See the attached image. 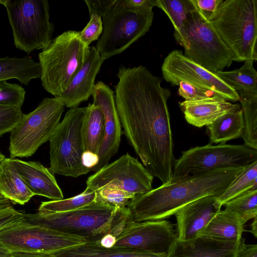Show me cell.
Here are the masks:
<instances>
[{
    "instance_id": "1",
    "label": "cell",
    "mask_w": 257,
    "mask_h": 257,
    "mask_svg": "<svg viewBox=\"0 0 257 257\" xmlns=\"http://www.w3.org/2000/svg\"><path fill=\"white\" fill-rule=\"evenodd\" d=\"M117 76L115 103L124 134L145 167L166 184L176 160L167 105L171 91L142 65L121 67Z\"/></svg>"
},
{
    "instance_id": "2",
    "label": "cell",
    "mask_w": 257,
    "mask_h": 257,
    "mask_svg": "<svg viewBox=\"0 0 257 257\" xmlns=\"http://www.w3.org/2000/svg\"><path fill=\"white\" fill-rule=\"evenodd\" d=\"M245 167L218 168L169 181L131 200L127 207L132 220H162L197 199L218 197Z\"/></svg>"
},
{
    "instance_id": "3",
    "label": "cell",
    "mask_w": 257,
    "mask_h": 257,
    "mask_svg": "<svg viewBox=\"0 0 257 257\" xmlns=\"http://www.w3.org/2000/svg\"><path fill=\"white\" fill-rule=\"evenodd\" d=\"M26 218L60 232L99 243L105 235L116 237L132 220L128 208H116L94 202L78 209L61 213L26 214Z\"/></svg>"
},
{
    "instance_id": "4",
    "label": "cell",
    "mask_w": 257,
    "mask_h": 257,
    "mask_svg": "<svg viewBox=\"0 0 257 257\" xmlns=\"http://www.w3.org/2000/svg\"><path fill=\"white\" fill-rule=\"evenodd\" d=\"M209 22L234 61H256L257 0H223Z\"/></svg>"
},
{
    "instance_id": "5",
    "label": "cell",
    "mask_w": 257,
    "mask_h": 257,
    "mask_svg": "<svg viewBox=\"0 0 257 257\" xmlns=\"http://www.w3.org/2000/svg\"><path fill=\"white\" fill-rule=\"evenodd\" d=\"M88 47L81 40L80 32L70 30L39 54L42 85L48 92L57 97L66 90L83 65Z\"/></svg>"
},
{
    "instance_id": "6",
    "label": "cell",
    "mask_w": 257,
    "mask_h": 257,
    "mask_svg": "<svg viewBox=\"0 0 257 257\" xmlns=\"http://www.w3.org/2000/svg\"><path fill=\"white\" fill-rule=\"evenodd\" d=\"M0 4L6 9L17 49L29 54L50 45L54 27L48 1L0 0Z\"/></svg>"
},
{
    "instance_id": "7",
    "label": "cell",
    "mask_w": 257,
    "mask_h": 257,
    "mask_svg": "<svg viewBox=\"0 0 257 257\" xmlns=\"http://www.w3.org/2000/svg\"><path fill=\"white\" fill-rule=\"evenodd\" d=\"M59 99L46 97L28 114H24L10 132V158L28 157L49 141L65 109Z\"/></svg>"
},
{
    "instance_id": "8",
    "label": "cell",
    "mask_w": 257,
    "mask_h": 257,
    "mask_svg": "<svg viewBox=\"0 0 257 257\" xmlns=\"http://www.w3.org/2000/svg\"><path fill=\"white\" fill-rule=\"evenodd\" d=\"M86 111V107L70 108L49 140V169L53 174L77 178L91 171L82 160L84 149L81 131Z\"/></svg>"
},
{
    "instance_id": "9",
    "label": "cell",
    "mask_w": 257,
    "mask_h": 257,
    "mask_svg": "<svg viewBox=\"0 0 257 257\" xmlns=\"http://www.w3.org/2000/svg\"><path fill=\"white\" fill-rule=\"evenodd\" d=\"M185 31L184 55L195 63L216 73L222 71L234 61L231 51L193 5L185 22Z\"/></svg>"
},
{
    "instance_id": "10",
    "label": "cell",
    "mask_w": 257,
    "mask_h": 257,
    "mask_svg": "<svg viewBox=\"0 0 257 257\" xmlns=\"http://www.w3.org/2000/svg\"><path fill=\"white\" fill-rule=\"evenodd\" d=\"M153 18V10L134 11L116 0L102 19L103 31L96 46L101 57L106 60L123 52L149 31Z\"/></svg>"
},
{
    "instance_id": "11",
    "label": "cell",
    "mask_w": 257,
    "mask_h": 257,
    "mask_svg": "<svg viewBox=\"0 0 257 257\" xmlns=\"http://www.w3.org/2000/svg\"><path fill=\"white\" fill-rule=\"evenodd\" d=\"M86 242L26 218L0 230V244L11 253L53 254Z\"/></svg>"
},
{
    "instance_id": "12",
    "label": "cell",
    "mask_w": 257,
    "mask_h": 257,
    "mask_svg": "<svg viewBox=\"0 0 257 257\" xmlns=\"http://www.w3.org/2000/svg\"><path fill=\"white\" fill-rule=\"evenodd\" d=\"M257 160V150L244 145L219 144L192 148L176 159L170 181L225 167H245Z\"/></svg>"
},
{
    "instance_id": "13",
    "label": "cell",
    "mask_w": 257,
    "mask_h": 257,
    "mask_svg": "<svg viewBox=\"0 0 257 257\" xmlns=\"http://www.w3.org/2000/svg\"><path fill=\"white\" fill-rule=\"evenodd\" d=\"M154 177L142 163L127 153L89 177L84 192L88 193L113 187L135 197L153 189Z\"/></svg>"
},
{
    "instance_id": "14",
    "label": "cell",
    "mask_w": 257,
    "mask_h": 257,
    "mask_svg": "<svg viewBox=\"0 0 257 257\" xmlns=\"http://www.w3.org/2000/svg\"><path fill=\"white\" fill-rule=\"evenodd\" d=\"M163 78L173 86L184 82L211 92L228 101L240 99L238 94L213 73L186 57L179 50L171 51L162 64Z\"/></svg>"
},
{
    "instance_id": "15",
    "label": "cell",
    "mask_w": 257,
    "mask_h": 257,
    "mask_svg": "<svg viewBox=\"0 0 257 257\" xmlns=\"http://www.w3.org/2000/svg\"><path fill=\"white\" fill-rule=\"evenodd\" d=\"M172 224L166 220L128 221L113 247L134 248L166 256L177 240Z\"/></svg>"
},
{
    "instance_id": "16",
    "label": "cell",
    "mask_w": 257,
    "mask_h": 257,
    "mask_svg": "<svg viewBox=\"0 0 257 257\" xmlns=\"http://www.w3.org/2000/svg\"><path fill=\"white\" fill-rule=\"evenodd\" d=\"M93 104L101 110L104 118V134L99 149L98 162L91 171H97L104 167L115 155L119 148L121 125L115 106L114 91L100 81L92 90Z\"/></svg>"
},
{
    "instance_id": "17",
    "label": "cell",
    "mask_w": 257,
    "mask_h": 257,
    "mask_svg": "<svg viewBox=\"0 0 257 257\" xmlns=\"http://www.w3.org/2000/svg\"><path fill=\"white\" fill-rule=\"evenodd\" d=\"M216 196H208L192 201L180 208L176 216L177 238L181 241L201 235L211 220L221 210Z\"/></svg>"
},
{
    "instance_id": "18",
    "label": "cell",
    "mask_w": 257,
    "mask_h": 257,
    "mask_svg": "<svg viewBox=\"0 0 257 257\" xmlns=\"http://www.w3.org/2000/svg\"><path fill=\"white\" fill-rule=\"evenodd\" d=\"M104 60L96 47L89 46L83 65L74 76L66 90L55 97L60 99L68 108L78 107L91 95L96 76Z\"/></svg>"
},
{
    "instance_id": "19",
    "label": "cell",
    "mask_w": 257,
    "mask_h": 257,
    "mask_svg": "<svg viewBox=\"0 0 257 257\" xmlns=\"http://www.w3.org/2000/svg\"><path fill=\"white\" fill-rule=\"evenodd\" d=\"M239 240L224 241L204 235L186 241L177 239L166 257H235Z\"/></svg>"
},
{
    "instance_id": "20",
    "label": "cell",
    "mask_w": 257,
    "mask_h": 257,
    "mask_svg": "<svg viewBox=\"0 0 257 257\" xmlns=\"http://www.w3.org/2000/svg\"><path fill=\"white\" fill-rule=\"evenodd\" d=\"M12 163L30 190L35 195L52 200L63 199V194L54 174L36 161L12 159Z\"/></svg>"
},
{
    "instance_id": "21",
    "label": "cell",
    "mask_w": 257,
    "mask_h": 257,
    "mask_svg": "<svg viewBox=\"0 0 257 257\" xmlns=\"http://www.w3.org/2000/svg\"><path fill=\"white\" fill-rule=\"evenodd\" d=\"M233 104L221 98L196 101L185 100L179 103L186 121L201 127L213 123L218 118L234 108Z\"/></svg>"
},
{
    "instance_id": "22",
    "label": "cell",
    "mask_w": 257,
    "mask_h": 257,
    "mask_svg": "<svg viewBox=\"0 0 257 257\" xmlns=\"http://www.w3.org/2000/svg\"><path fill=\"white\" fill-rule=\"evenodd\" d=\"M0 193L11 202L24 205L35 195L30 190L14 165L6 158L0 165Z\"/></svg>"
},
{
    "instance_id": "23",
    "label": "cell",
    "mask_w": 257,
    "mask_h": 257,
    "mask_svg": "<svg viewBox=\"0 0 257 257\" xmlns=\"http://www.w3.org/2000/svg\"><path fill=\"white\" fill-rule=\"evenodd\" d=\"M52 254L55 257H166L131 248H106L99 243L90 242L61 249Z\"/></svg>"
},
{
    "instance_id": "24",
    "label": "cell",
    "mask_w": 257,
    "mask_h": 257,
    "mask_svg": "<svg viewBox=\"0 0 257 257\" xmlns=\"http://www.w3.org/2000/svg\"><path fill=\"white\" fill-rule=\"evenodd\" d=\"M206 127L211 144H223L242 138L244 123L240 105L237 103L234 108Z\"/></svg>"
},
{
    "instance_id": "25",
    "label": "cell",
    "mask_w": 257,
    "mask_h": 257,
    "mask_svg": "<svg viewBox=\"0 0 257 257\" xmlns=\"http://www.w3.org/2000/svg\"><path fill=\"white\" fill-rule=\"evenodd\" d=\"M244 231L238 215L231 210H220L211 220L201 235L224 241L237 242Z\"/></svg>"
},
{
    "instance_id": "26",
    "label": "cell",
    "mask_w": 257,
    "mask_h": 257,
    "mask_svg": "<svg viewBox=\"0 0 257 257\" xmlns=\"http://www.w3.org/2000/svg\"><path fill=\"white\" fill-rule=\"evenodd\" d=\"M253 61L247 60L239 68L229 71H220L215 74L238 94L240 99L257 95V72Z\"/></svg>"
},
{
    "instance_id": "27",
    "label": "cell",
    "mask_w": 257,
    "mask_h": 257,
    "mask_svg": "<svg viewBox=\"0 0 257 257\" xmlns=\"http://www.w3.org/2000/svg\"><path fill=\"white\" fill-rule=\"evenodd\" d=\"M41 76L39 62L29 56L0 58V81L15 78L28 86L32 79L41 78Z\"/></svg>"
},
{
    "instance_id": "28",
    "label": "cell",
    "mask_w": 257,
    "mask_h": 257,
    "mask_svg": "<svg viewBox=\"0 0 257 257\" xmlns=\"http://www.w3.org/2000/svg\"><path fill=\"white\" fill-rule=\"evenodd\" d=\"M84 151L98 155L104 134V118L101 109L89 103L82 125Z\"/></svg>"
},
{
    "instance_id": "29",
    "label": "cell",
    "mask_w": 257,
    "mask_h": 257,
    "mask_svg": "<svg viewBox=\"0 0 257 257\" xmlns=\"http://www.w3.org/2000/svg\"><path fill=\"white\" fill-rule=\"evenodd\" d=\"M154 7L163 10L171 21L176 41L184 47L186 45L185 24L193 5L190 0H152Z\"/></svg>"
},
{
    "instance_id": "30",
    "label": "cell",
    "mask_w": 257,
    "mask_h": 257,
    "mask_svg": "<svg viewBox=\"0 0 257 257\" xmlns=\"http://www.w3.org/2000/svg\"><path fill=\"white\" fill-rule=\"evenodd\" d=\"M255 189H257V160L247 165L216 199L222 206L229 200Z\"/></svg>"
},
{
    "instance_id": "31",
    "label": "cell",
    "mask_w": 257,
    "mask_h": 257,
    "mask_svg": "<svg viewBox=\"0 0 257 257\" xmlns=\"http://www.w3.org/2000/svg\"><path fill=\"white\" fill-rule=\"evenodd\" d=\"M95 192L87 193L83 191L69 198L42 202L38 212L48 214L75 210L95 202Z\"/></svg>"
},
{
    "instance_id": "32",
    "label": "cell",
    "mask_w": 257,
    "mask_h": 257,
    "mask_svg": "<svg viewBox=\"0 0 257 257\" xmlns=\"http://www.w3.org/2000/svg\"><path fill=\"white\" fill-rule=\"evenodd\" d=\"M239 101L243 113V145L257 150V95Z\"/></svg>"
},
{
    "instance_id": "33",
    "label": "cell",
    "mask_w": 257,
    "mask_h": 257,
    "mask_svg": "<svg viewBox=\"0 0 257 257\" xmlns=\"http://www.w3.org/2000/svg\"><path fill=\"white\" fill-rule=\"evenodd\" d=\"M225 209L236 213L244 224L257 216V189L248 191L226 202Z\"/></svg>"
},
{
    "instance_id": "34",
    "label": "cell",
    "mask_w": 257,
    "mask_h": 257,
    "mask_svg": "<svg viewBox=\"0 0 257 257\" xmlns=\"http://www.w3.org/2000/svg\"><path fill=\"white\" fill-rule=\"evenodd\" d=\"M95 192V202L108 205L116 208L126 207L134 198L132 195L113 187L103 188Z\"/></svg>"
},
{
    "instance_id": "35",
    "label": "cell",
    "mask_w": 257,
    "mask_h": 257,
    "mask_svg": "<svg viewBox=\"0 0 257 257\" xmlns=\"http://www.w3.org/2000/svg\"><path fill=\"white\" fill-rule=\"evenodd\" d=\"M26 91L21 86L6 80L0 81V105L21 108Z\"/></svg>"
},
{
    "instance_id": "36",
    "label": "cell",
    "mask_w": 257,
    "mask_h": 257,
    "mask_svg": "<svg viewBox=\"0 0 257 257\" xmlns=\"http://www.w3.org/2000/svg\"><path fill=\"white\" fill-rule=\"evenodd\" d=\"M23 114L21 108L0 105V137L10 133Z\"/></svg>"
},
{
    "instance_id": "37",
    "label": "cell",
    "mask_w": 257,
    "mask_h": 257,
    "mask_svg": "<svg viewBox=\"0 0 257 257\" xmlns=\"http://www.w3.org/2000/svg\"><path fill=\"white\" fill-rule=\"evenodd\" d=\"M103 31L102 18L95 14L90 16V21L83 30L80 32L82 42L87 46L98 40Z\"/></svg>"
},
{
    "instance_id": "38",
    "label": "cell",
    "mask_w": 257,
    "mask_h": 257,
    "mask_svg": "<svg viewBox=\"0 0 257 257\" xmlns=\"http://www.w3.org/2000/svg\"><path fill=\"white\" fill-rule=\"evenodd\" d=\"M178 86H179L178 93L179 95L186 101L221 98L211 92L201 89L186 82H180Z\"/></svg>"
},
{
    "instance_id": "39",
    "label": "cell",
    "mask_w": 257,
    "mask_h": 257,
    "mask_svg": "<svg viewBox=\"0 0 257 257\" xmlns=\"http://www.w3.org/2000/svg\"><path fill=\"white\" fill-rule=\"evenodd\" d=\"M201 16L209 22L223 0H190Z\"/></svg>"
},
{
    "instance_id": "40",
    "label": "cell",
    "mask_w": 257,
    "mask_h": 257,
    "mask_svg": "<svg viewBox=\"0 0 257 257\" xmlns=\"http://www.w3.org/2000/svg\"><path fill=\"white\" fill-rule=\"evenodd\" d=\"M26 214L15 209L12 205L0 209V230L24 219Z\"/></svg>"
},
{
    "instance_id": "41",
    "label": "cell",
    "mask_w": 257,
    "mask_h": 257,
    "mask_svg": "<svg viewBox=\"0 0 257 257\" xmlns=\"http://www.w3.org/2000/svg\"><path fill=\"white\" fill-rule=\"evenodd\" d=\"M89 16L95 14L101 18L105 16L112 9L116 0H85Z\"/></svg>"
},
{
    "instance_id": "42",
    "label": "cell",
    "mask_w": 257,
    "mask_h": 257,
    "mask_svg": "<svg viewBox=\"0 0 257 257\" xmlns=\"http://www.w3.org/2000/svg\"><path fill=\"white\" fill-rule=\"evenodd\" d=\"M117 2L121 6L134 11H152L154 7L152 0H117Z\"/></svg>"
},
{
    "instance_id": "43",
    "label": "cell",
    "mask_w": 257,
    "mask_h": 257,
    "mask_svg": "<svg viewBox=\"0 0 257 257\" xmlns=\"http://www.w3.org/2000/svg\"><path fill=\"white\" fill-rule=\"evenodd\" d=\"M235 257H257V245L245 244L244 238L241 237Z\"/></svg>"
},
{
    "instance_id": "44",
    "label": "cell",
    "mask_w": 257,
    "mask_h": 257,
    "mask_svg": "<svg viewBox=\"0 0 257 257\" xmlns=\"http://www.w3.org/2000/svg\"><path fill=\"white\" fill-rule=\"evenodd\" d=\"M83 165L91 170L95 167L98 162L97 154L89 151H84L82 157Z\"/></svg>"
},
{
    "instance_id": "45",
    "label": "cell",
    "mask_w": 257,
    "mask_h": 257,
    "mask_svg": "<svg viewBox=\"0 0 257 257\" xmlns=\"http://www.w3.org/2000/svg\"><path fill=\"white\" fill-rule=\"evenodd\" d=\"M117 237L112 234H108L104 236L100 240L99 244L106 248H111L114 246Z\"/></svg>"
},
{
    "instance_id": "46",
    "label": "cell",
    "mask_w": 257,
    "mask_h": 257,
    "mask_svg": "<svg viewBox=\"0 0 257 257\" xmlns=\"http://www.w3.org/2000/svg\"><path fill=\"white\" fill-rule=\"evenodd\" d=\"M12 257H55V256L53 254H51L16 252V253H12Z\"/></svg>"
},
{
    "instance_id": "47",
    "label": "cell",
    "mask_w": 257,
    "mask_h": 257,
    "mask_svg": "<svg viewBox=\"0 0 257 257\" xmlns=\"http://www.w3.org/2000/svg\"><path fill=\"white\" fill-rule=\"evenodd\" d=\"M257 216L253 218V222L250 224V232L255 237H257Z\"/></svg>"
},
{
    "instance_id": "48",
    "label": "cell",
    "mask_w": 257,
    "mask_h": 257,
    "mask_svg": "<svg viewBox=\"0 0 257 257\" xmlns=\"http://www.w3.org/2000/svg\"><path fill=\"white\" fill-rule=\"evenodd\" d=\"M0 257H12V253L0 244Z\"/></svg>"
},
{
    "instance_id": "49",
    "label": "cell",
    "mask_w": 257,
    "mask_h": 257,
    "mask_svg": "<svg viewBox=\"0 0 257 257\" xmlns=\"http://www.w3.org/2000/svg\"><path fill=\"white\" fill-rule=\"evenodd\" d=\"M6 158L5 156L3 154V153L0 151V165Z\"/></svg>"
}]
</instances>
